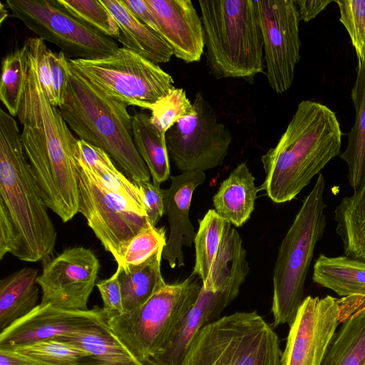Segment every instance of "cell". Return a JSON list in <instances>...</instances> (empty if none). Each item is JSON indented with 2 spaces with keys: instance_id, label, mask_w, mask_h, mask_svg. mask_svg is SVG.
<instances>
[{
  "instance_id": "obj_30",
  "label": "cell",
  "mask_w": 365,
  "mask_h": 365,
  "mask_svg": "<svg viewBox=\"0 0 365 365\" xmlns=\"http://www.w3.org/2000/svg\"><path fill=\"white\" fill-rule=\"evenodd\" d=\"M322 365H365V306L341 324Z\"/></svg>"
},
{
  "instance_id": "obj_40",
  "label": "cell",
  "mask_w": 365,
  "mask_h": 365,
  "mask_svg": "<svg viewBox=\"0 0 365 365\" xmlns=\"http://www.w3.org/2000/svg\"><path fill=\"white\" fill-rule=\"evenodd\" d=\"M103 300V309L107 318L118 317L124 313L120 285L116 272L110 277L96 282Z\"/></svg>"
},
{
  "instance_id": "obj_10",
  "label": "cell",
  "mask_w": 365,
  "mask_h": 365,
  "mask_svg": "<svg viewBox=\"0 0 365 365\" xmlns=\"http://www.w3.org/2000/svg\"><path fill=\"white\" fill-rule=\"evenodd\" d=\"M78 212L118 264L131 240L153 227L145 213L108 189L78 157Z\"/></svg>"
},
{
  "instance_id": "obj_6",
  "label": "cell",
  "mask_w": 365,
  "mask_h": 365,
  "mask_svg": "<svg viewBox=\"0 0 365 365\" xmlns=\"http://www.w3.org/2000/svg\"><path fill=\"white\" fill-rule=\"evenodd\" d=\"M325 179L319 173L279 247L273 272V327L294 320L317 243L327 226Z\"/></svg>"
},
{
  "instance_id": "obj_43",
  "label": "cell",
  "mask_w": 365,
  "mask_h": 365,
  "mask_svg": "<svg viewBox=\"0 0 365 365\" xmlns=\"http://www.w3.org/2000/svg\"><path fill=\"white\" fill-rule=\"evenodd\" d=\"M332 1L331 0H294L299 21L308 22L314 19Z\"/></svg>"
},
{
  "instance_id": "obj_20",
  "label": "cell",
  "mask_w": 365,
  "mask_h": 365,
  "mask_svg": "<svg viewBox=\"0 0 365 365\" xmlns=\"http://www.w3.org/2000/svg\"><path fill=\"white\" fill-rule=\"evenodd\" d=\"M108 319H103L87 328L54 340L74 345L90 355L77 365H145L122 344L110 329Z\"/></svg>"
},
{
  "instance_id": "obj_41",
  "label": "cell",
  "mask_w": 365,
  "mask_h": 365,
  "mask_svg": "<svg viewBox=\"0 0 365 365\" xmlns=\"http://www.w3.org/2000/svg\"><path fill=\"white\" fill-rule=\"evenodd\" d=\"M140 188L147 218L153 227H155L165 214V190L150 181L135 182Z\"/></svg>"
},
{
  "instance_id": "obj_38",
  "label": "cell",
  "mask_w": 365,
  "mask_h": 365,
  "mask_svg": "<svg viewBox=\"0 0 365 365\" xmlns=\"http://www.w3.org/2000/svg\"><path fill=\"white\" fill-rule=\"evenodd\" d=\"M25 44L34 59L43 91L50 103L53 106L54 93L48 59L49 48L45 44L44 41L39 37L29 38L26 41Z\"/></svg>"
},
{
  "instance_id": "obj_39",
  "label": "cell",
  "mask_w": 365,
  "mask_h": 365,
  "mask_svg": "<svg viewBox=\"0 0 365 365\" xmlns=\"http://www.w3.org/2000/svg\"><path fill=\"white\" fill-rule=\"evenodd\" d=\"M48 59L54 93L53 106L60 107L65 101L69 83L70 66L68 59L63 51L53 52L49 49Z\"/></svg>"
},
{
  "instance_id": "obj_26",
  "label": "cell",
  "mask_w": 365,
  "mask_h": 365,
  "mask_svg": "<svg viewBox=\"0 0 365 365\" xmlns=\"http://www.w3.org/2000/svg\"><path fill=\"white\" fill-rule=\"evenodd\" d=\"M334 221L344 255L365 262V178L336 207Z\"/></svg>"
},
{
  "instance_id": "obj_17",
  "label": "cell",
  "mask_w": 365,
  "mask_h": 365,
  "mask_svg": "<svg viewBox=\"0 0 365 365\" xmlns=\"http://www.w3.org/2000/svg\"><path fill=\"white\" fill-rule=\"evenodd\" d=\"M153 13L161 37L173 55L187 63L197 62L204 52L201 18L190 0H144Z\"/></svg>"
},
{
  "instance_id": "obj_35",
  "label": "cell",
  "mask_w": 365,
  "mask_h": 365,
  "mask_svg": "<svg viewBox=\"0 0 365 365\" xmlns=\"http://www.w3.org/2000/svg\"><path fill=\"white\" fill-rule=\"evenodd\" d=\"M10 349L31 356L49 365H77L83 357L90 355L74 345L54 339Z\"/></svg>"
},
{
  "instance_id": "obj_42",
  "label": "cell",
  "mask_w": 365,
  "mask_h": 365,
  "mask_svg": "<svg viewBox=\"0 0 365 365\" xmlns=\"http://www.w3.org/2000/svg\"><path fill=\"white\" fill-rule=\"evenodd\" d=\"M120 1L140 21L160 36L158 21L144 0H120Z\"/></svg>"
},
{
  "instance_id": "obj_21",
  "label": "cell",
  "mask_w": 365,
  "mask_h": 365,
  "mask_svg": "<svg viewBox=\"0 0 365 365\" xmlns=\"http://www.w3.org/2000/svg\"><path fill=\"white\" fill-rule=\"evenodd\" d=\"M115 20L123 47L156 64L168 63L173 51L156 32L140 21L118 0H101Z\"/></svg>"
},
{
  "instance_id": "obj_34",
  "label": "cell",
  "mask_w": 365,
  "mask_h": 365,
  "mask_svg": "<svg viewBox=\"0 0 365 365\" xmlns=\"http://www.w3.org/2000/svg\"><path fill=\"white\" fill-rule=\"evenodd\" d=\"M193 110V104L185 90L174 87L152 106L150 120L160 132L165 134L175 123L190 115Z\"/></svg>"
},
{
  "instance_id": "obj_9",
  "label": "cell",
  "mask_w": 365,
  "mask_h": 365,
  "mask_svg": "<svg viewBox=\"0 0 365 365\" xmlns=\"http://www.w3.org/2000/svg\"><path fill=\"white\" fill-rule=\"evenodd\" d=\"M69 65L106 95L128 106L150 110L174 86L158 64L123 47L96 59L68 58Z\"/></svg>"
},
{
  "instance_id": "obj_8",
  "label": "cell",
  "mask_w": 365,
  "mask_h": 365,
  "mask_svg": "<svg viewBox=\"0 0 365 365\" xmlns=\"http://www.w3.org/2000/svg\"><path fill=\"white\" fill-rule=\"evenodd\" d=\"M202 286L190 274L175 284H165L140 307L108 319V324L122 344L145 364L171 341Z\"/></svg>"
},
{
  "instance_id": "obj_29",
  "label": "cell",
  "mask_w": 365,
  "mask_h": 365,
  "mask_svg": "<svg viewBox=\"0 0 365 365\" xmlns=\"http://www.w3.org/2000/svg\"><path fill=\"white\" fill-rule=\"evenodd\" d=\"M77 157L101 179L108 189L146 215L140 188L117 168L104 150L78 139Z\"/></svg>"
},
{
  "instance_id": "obj_44",
  "label": "cell",
  "mask_w": 365,
  "mask_h": 365,
  "mask_svg": "<svg viewBox=\"0 0 365 365\" xmlns=\"http://www.w3.org/2000/svg\"><path fill=\"white\" fill-rule=\"evenodd\" d=\"M0 365H49L10 348L0 347Z\"/></svg>"
},
{
  "instance_id": "obj_19",
  "label": "cell",
  "mask_w": 365,
  "mask_h": 365,
  "mask_svg": "<svg viewBox=\"0 0 365 365\" xmlns=\"http://www.w3.org/2000/svg\"><path fill=\"white\" fill-rule=\"evenodd\" d=\"M238 294L226 290L207 291L202 286L194 305L189 310L171 341L145 365H180L196 334L206 324L219 318L221 312Z\"/></svg>"
},
{
  "instance_id": "obj_27",
  "label": "cell",
  "mask_w": 365,
  "mask_h": 365,
  "mask_svg": "<svg viewBox=\"0 0 365 365\" xmlns=\"http://www.w3.org/2000/svg\"><path fill=\"white\" fill-rule=\"evenodd\" d=\"M351 97L355 119L348 134L346 148L340 158L347 165L349 182L355 190L365 178V63H357Z\"/></svg>"
},
{
  "instance_id": "obj_14",
  "label": "cell",
  "mask_w": 365,
  "mask_h": 365,
  "mask_svg": "<svg viewBox=\"0 0 365 365\" xmlns=\"http://www.w3.org/2000/svg\"><path fill=\"white\" fill-rule=\"evenodd\" d=\"M263 38L266 76L277 93L292 85L300 59L299 19L294 0L257 1Z\"/></svg>"
},
{
  "instance_id": "obj_13",
  "label": "cell",
  "mask_w": 365,
  "mask_h": 365,
  "mask_svg": "<svg viewBox=\"0 0 365 365\" xmlns=\"http://www.w3.org/2000/svg\"><path fill=\"white\" fill-rule=\"evenodd\" d=\"M6 4L14 17L43 41L59 47L69 58L96 59L119 48L113 38L81 23L53 0H7Z\"/></svg>"
},
{
  "instance_id": "obj_16",
  "label": "cell",
  "mask_w": 365,
  "mask_h": 365,
  "mask_svg": "<svg viewBox=\"0 0 365 365\" xmlns=\"http://www.w3.org/2000/svg\"><path fill=\"white\" fill-rule=\"evenodd\" d=\"M107 318L103 308L73 311L39 304L31 312L1 331L0 347L14 348L54 339L81 331ZM108 319V318H107Z\"/></svg>"
},
{
  "instance_id": "obj_33",
  "label": "cell",
  "mask_w": 365,
  "mask_h": 365,
  "mask_svg": "<svg viewBox=\"0 0 365 365\" xmlns=\"http://www.w3.org/2000/svg\"><path fill=\"white\" fill-rule=\"evenodd\" d=\"M53 3L87 26L115 39L118 24L101 0H53Z\"/></svg>"
},
{
  "instance_id": "obj_32",
  "label": "cell",
  "mask_w": 365,
  "mask_h": 365,
  "mask_svg": "<svg viewBox=\"0 0 365 365\" xmlns=\"http://www.w3.org/2000/svg\"><path fill=\"white\" fill-rule=\"evenodd\" d=\"M28 65V48L25 43L2 60L0 100L13 117L17 116L25 91Z\"/></svg>"
},
{
  "instance_id": "obj_18",
  "label": "cell",
  "mask_w": 365,
  "mask_h": 365,
  "mask_svg": "<svg viewBox=\"0 0 365 365\" xmlns=\"http://www.w3.org/2000/svg\"><path fill=\"white\" fill-rule=\"evenodd\" d=\"M171 185L165 190V214L168 217L170 233L162 257L171 268L185 264L182 247H190L197 232L190 221L189 210L195 190L205 180L202 171L184 172L170 176Z\"/></svg>"
},
{
  "instance_id": "obj_4",
  "label": "cell",
  "mask_w": 365,
  "mask_h": 365,
  "mask_svg": "<svg viewBox=\"0 0 365 365\" xmlns=\"http://www.w3.org/2000/svg\"><path fill=\"white\" fill-rule=\"evenodd\" d=\"M69 66L65 101L58 108L69 128L79 140L104 150L132 181H150L148 168L133 142L128 106Z\"/></svg>"
},
{
  "instance_id": "obj_1",
  "label": "cell",
  "mask_w": 365,
  "mask_h": 365,
  "mask_svg": "<svg viewBox=\"0 0 365 365\" xmlns=\"http://www.w3.org/2000/svg\"><path fill=\"white\" fill-rule=\"evenodd\" d=\"M28 55L26 85L17 114L22 147L46 205L67 222L78 212V139L43 93L29 50Z\"/></svg>"
},
{
  "instance_id": "obj_24",
  "label": "cell",
  "mask_w": 365,
  "mask_h": 365,
  "mask_svg": "<svg viewBox=\"0 0 365 365\" xmlns=\"http://www.w3.org/2000/svg\"><path fill=\"white\" fill-rule=\"evenodd\" d=\"M38 270L24 267L0 281L1 331L31 312L38 304Z\"/></svg>"
},
{
  "instance_id": "obj_3",
  "label": "cell",
  "mask_w": 365,
  "mask_h": 365,
  "mask_svg": "<svg viewBox=\"0 0 365 365\" xmlns=\"http://www.w3.org/2000/svg\"><path fill=\"white\" fill-rule=\"evenodd\" d=\"M342 132L327 106L302 101L277 145L261 156L266 177L258 187L275 203L293 200L340 155Z\"/></svg>"
},
{
  "instance_id": "obj_11",
  "label": "cell",
  "mask_w": 365,
  "mask_h": 365,
  "mask_svg": "<svg viewBox=\"0 0 365 365\" xmlns=\"http://www.w3.org/2000/svg\"><path fill=\"white\" fill-rule=\"evenodd\" d=\"M364 302L360 296L305 297L289 324L281 365H322L339 325Z\"/></svg>"
},
{
  "instance_id": "obj_31",
  "label": "cell",
  "mask_w": 365,
  "mask_h": 365,
  "mask_svg": "<svg viewBox=\"0 0 365 365\" xmlns=\"http://www.w3.org/2000/svg\"><path fill=\"white\" fill-rule=\"evenodd\" d=\"M227 221L215 210H209L199 221L194 244L195 262L192 274L197 275L205 286L209 280L210 271L217 255Z\"/></svg>"
},
{
  "instance_id": "obj_28",
  "label": "cell",
  "mask_w": 365,
  "mask_h": 365,
  "mask_svg": "<svg viewBox=\"0 0 365 365\" xmlns=\"http://www.w3.org/2000/svg\"><path fill=\"white\" fill-rule=\"evenodd\" d=\"M132 133L135 146L148 168L153 182L160 185L170 176L165 134L152 123L150 115L143 110L132 115Z\"/></svg>"
},
{
  "instance_id": "obj_37",
  "label": "cell",
  "mask_w": 365,
  "mask_h": 365,
  "mask_svg": "<svg viewBox=\"0 0 365 365\" xmlns=\"http://www.w3.org/2000/svg\"><path fill=\"white\" fill-rule=\"evenodd\" d=\"M164 227H151L138 233L129 242L122 264H138L166 245Z\"/></svg>"
},
{
  "instance_id": "obj_45",
  "label": "cell",
  "mask_w": 365,
  "mask_h": 365,
  "mask_svg": "<svg viewBox=\"0 0 365 365\" xmlns=\"http://www.w3.org/2000/svg\"><path fill=\"white\" fill-rule=\"evenodd\" d=\"M0 5V23L1 24L4 20L6 19L8 16V11L6 9V7L4 6L3 3H1Z\"/></svg>"
},
{
  "instance_id": "obj_5",
  "label": "cell",
  "mask_w": 365,
  "mask_h": 365,
  "mask_svg": "<svg viewBox=\"0 0 365 365\" xmlns=\"http://www.w3.org/2000/svg\"><path fill=\"white\" fill-rule=\"evenodd\" d=\"M207 64L215 78L253 83L263 73V38L257 1L200 0Z\"/></svg>"
},
{
  "instance_id": "obj_25",
  "label": "cell",
  "mask_w": 365,
  "mask_h": 365,
  "mask_svg": "<svg viewBox=\"0 0 365 365\" xmlns=\"http://www.w3.org/2000/svg\"><path fill=\"white\" fill-rule=\"evenodd\" d=\"M313 281L339 296L365 297V262L346 255H320L313 267Z\"/></svg>"
},
{
  "instance_id": "obj_7",
  "label": "cell",
  "mask_w": 365,
  "mask_h": 365,
  "mask_svg": "<svg viewBox=\"0 0 365 365\" xmlns=\"http://www.w3.org/2000/svg\"><path fill=\"white\" fill-rule=\"evenodd\" d=\"M280 341L256 311L237 312L204 326L180 365H281Z\"/></svg>"
},
{
  "instance_id": "obj_12",
  "label": "cell",
  "mask_w": 365,
  "mask_h": 365,
  "mask_svg": "<svg viewBox=\"0 0 365 365\" xmlns=\"http://www.w3.org/2000/svg\"><path fill=\"white\" fill-rule=\"evenodd\" d=\"M192 113L165 133L169 157L182 173L202 171L224 163L232 141L229 129L217 121L215 110L198 92Z\"/></svg>"
},
{
  "instance_id": "obj_22",
  "label": "cell",
  "mask_w": 365,
  "mask_h": 365,
  "mask_svg": "<svg viewBox=\"0 0 365 365\" xmlns=\"http://www.w3.org/2000/svg\"><path fill=\"white\" fill-rule=\"evenodd\" d=\"M258 187L247 164H239L220 185L212 197L217 213L235 227H241L255 208Z\"/></svg>"
},
{
  "instance_id": "obj_23",
  "label": "cell",
  "mask_w": 365,
  "mask_h": 365,
  "mask_svg": "<svg viewBox=\"0 0 365 365\" xmlns=\"http://www.w3.org/2000/svg\"><path fill=\"white\" fill-rule=\"evenodd\" d=\"M164 247L138 264H118L115 271L120 285L124 313L145 304L165 282L160 270Z\"/></svg>"
},
{
  "instance_id": "obj_15",
  "label": "cell",
  "mask_w": 365,
  "mask_h": 365,
  "mask_svg": "<svg viewBox=\"0 0 365 365\" xmlns=\"http://www.w3.org/2000/svg\"><path fill=\"white\" fill-rule=\"evenodd\" d=\"M99 268L96 255L83 247L67 248L43 260L42 272L37 277L42 291L40 304L66 310H88Z\"/></svg>"
},
{
  "instance_id": "obj_36",
  "label": "cell",
  "mask_w": 365,
  "mask_h": 365,
  "mask_svg": "<svg viewBox=\"0 0 365 365\" xmlns=\"http://www.w3.org/2000/svg\"><path fill=\"white\" fill-rule=\"evenodd\" d=\"M339 9V21L346 29L356 55L365 63V0L334 1Z\"/></svg>"
},
{
  "instance_id": "obj_2",
  "label": "cell",
  "mask_w": 365,
  "mask_h": 365,
  "mask_svg": "<svg viewBox=\"0 0 365 365\" xmlns=\"http://www.w3.org/2000/svg\"><path fill=\"white\" fill-rule=\"evenodd\" d=\"M31 175L15 119L0 109V259L49 258L57 232Z\"/></svg>"
}]
</instances>
